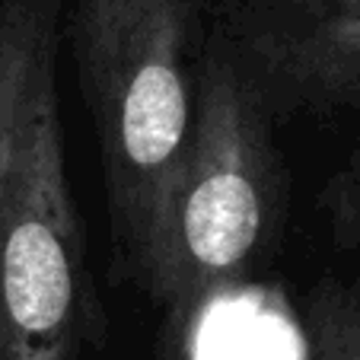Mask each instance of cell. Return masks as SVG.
Wrapping results in <instances>:
<instances>
[{"instance_id": "cell-6", "label": "cell", "mask_w": 360, "mask_h": 360, "mask_svg": "<svg viewBox=\"0 0 360 360\" xmlns=\"http://www.w3.org/2000/svg\"><path fill=\"white\" fill-rule=\"evenodd\" d=\"M322 211L335 239L345 245H360V150L322 188Z\"/></svg>"}, {"instance_id": "cell-1", "label": "cell", "mask_w": 360, "mask_h": 360, "mask_svg": "<svg viewBox=\"0 0 360 360\" xmlns=\"http://www.w3.org/2000/svg\"><path fill=\"white\" fill-rule=\"evenodd\" d=\"M61 0H0V360H77L89 335L86 230L64 157Z\"/></svg>"}, {"instance_id": "cell-2", "label": "cell", "mask_w": 360, "mask_h": 360, "mask_svg": "<svg viewBox=\"0 0 360 360\" xmlns=\"http://www.w3.org/2000/svg\"><path fill=\"white\" fill-rule=\"evenodd\" d=\"M61 35L105 172L115 259L124 278L153 297L191 137L204 7L201 0H70Z\"/></svg>"}, {"instance_id": "cell-4", "label": "cell", "mask_w": 360, "mask_h": 360, "mask_svg": "<svg viewBox=\"0 0 360 360\" xmlns=\"http://www.w3.org/2000/svg\"><path fill=\"white\" fill-rule=\"evenodd\" d=\"M207 35L271 112H360V10L224 0Z\"/></svg>"}, {"instance_id": "cell-5", "label": "cell", "mask_w": 360, "mask_h": 360, "mask_svg": "<svg viewBox=\"0 0 360 360\" xmlns=\"http://www.w3.org/2000/svg\"><path fill=\"white\" fill-rule=\"evenodd\" d=\"M300 360H360V287L322 278L300 319Z\"/></svg>"}, {"instance_id": "cell-7", "label": "cell", "mask_w": 360, "mask_h": 360, "mask_svg": "<svg viewBox=\"0 0 360 360\" xmlns=\"http://www.w3.org/2000/svg\"><path fill=\"white\" fill-rule=\"evenodd\" d=\"M287 4L309 10H360V0H287Z\"/></svg>"}, {"instance_id": "cell-3", "label": "cell", "mask_w": 360, "mask_h": 360, "mask_svg": "<svg viewBox=\"0 0 360 360\" xmlns=\"http://www.w3.org/2000/svg\"><path fill=\"white\" fill-rule=\"evenodd\" d=\"M284 204L271 109L220 41L207 35L153 300L172 316H188L239 287L271 252Z\"/></svg>"}]
</instances>
